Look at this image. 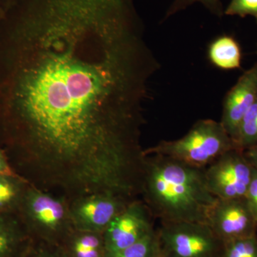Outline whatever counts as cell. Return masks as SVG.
Masks as SVG:
<instances>
[{"mask_svg":"<svg viewBox=\"0 0 257 257\" xmlns=\"http://www.w3.org/2000/svg\"><path fill=\"white\" fill-rule=\"evenodd\" d=\"M134 0H19L0 18V146L72 202L141 185L144 104L160 68Z\"/></svg>","mask_w":257,"mask_h":257,"instance_id":"cell-1","label":"cell"},{"mask_svg":"<svg viewBox=\"0 0 257 257\" xmlns=\"http://www.w3.org/2000/svg\"><path fill=\"white\" fill-rule=\"evenodd\" d=\"M144 202L160 222L205 223L218 198L204 170L163 155H147L142 185Z\"/></svg>","mask_w":257,"mask_h":257,"instance_id":"cell-2","label":"cell"},{"mask_svg":"<svg viewBox=\"0 0 257 257\" xmlns=\"http://www.w3.org/2000/svg\"><path fill=\"white\" fill-rule=\"evenodd\" d=\"M32 239L60 246L74 229L70 203L29 184L17 211Z\"/></svg>","mask_w":257,"mask_h":257,"instance_id":"cell-3","label":"cell"},{"mask_svg":"<svg viewBox=\"0 0 257 257\" xmlns=\"http://www.w3.org/2000/svg\"><path fill=\"white\" fill-rule=\"evenodd\" d=\"M235 148L234 142L220 121L201 119L182 138L160 142L145 152L146 155H163L204 170L225 152Z\"/></svg>","mask_w":257,"mask_h":257,"instance_id":"cell-4","label":"cell"},{"mask_svg":"<svg viewBox=\"0 0 257 257\" xmlns=\"http://www.w3.org/2000/svg\"><path fill=\"white\" fill-rule=\"evenodd\" d=\"M160 223L156 233L163 257H221L224 243L207 224Z\"/></svg>","mask_w":257,"mask_h":257,"instance_id":"cell-5","label":"cell"},{"mask_svg":"<svg viewBox=\"0 0 257 257\" xmlns=\"http://www.w3.org/2000/svg\"><path fill=\"white\" fill-rule=\"evenodd\" d=\"M208 187L218 199L244 197L253 175L243 152L233 149L225 152L204 169Z\"/></svg>","mask_w":257,"mask_h":257,"instance_id":"cell-6","label":"cell"},{"mask_svg":"<svg viewBox=\"0 0 257 257\" xmlns=\"http://www.w3.org/2000/svg\"><path fill=\"white\" fill-rule=\"evenodd\" d=\"M151 211L144 202L133 201L103 232L106 257L138 242L155 231Z\"/></svg>","mask_w":257,"mask_h":257,"instance_id":"cell-7","label":"cell"},{"mask_svg":"<svg viewBox=\"0 0 257 257\" xmlns=\"http://www.w3.org/2000/svg\"><path fill=\"white\" fill-rule=\"evenodd\" d=\"M207 224L224 243L256 235L257 220L245 197L218 199Z\"/></svg>","mask_w":257,"mask_h":257,"instance_id":"cell-8","label":"cell"},{"mask_svg":"<svg viewBox=\"0 0 257 257\" xmlns=\"http://www.w3.org/2000/svg\"><path fill=\"white\" fill-rule=\"evenodd\" d=\"M131 202L111 194H92L75 199L70 202L74 229L104 232L115 216Z\"/></svg>","mask_w":257,"mask_h":257,"instance_id":"cell-9","label":"cell"},{"mask_svg":"<svg viewBox=\"0 0 257 257\" xmlns=\"http://www.w3.org/2000/svg\"><path fill=\"white\" fill-rule=\"evenodd\" d=\"M256 98L257 62L243 72L223 101L220 122L234 143L241 120Z\"/></svg>","mask_w":257,"mask_h":257,"instance_id":"cell-10","label":"cell"},{"mask_svg":"<svg viewBox=\"0 0 257 257\" xmlns=\"http://www.w3.org/2000/svg\"><path fill=\"white\" fill-rule=\"evenodd\" d=\"M32 238L17 212H0V257H21Z\"/></svg>","mask_w":257,"mask_h":257,"instance_id":"cell-11","label":"cell"},{"mask_svg":"<svg viewBox=\"0 0 257 257\" xmlns=\"http://www.w3.org/2000/svg\"><path fill=\"white\" fill-rule=\"evenodd\" d=\"M60 247L66 257H106L103 232L74 229Z\"/></svg>","mask_w":257,"mask_h":257,"instance_id":"cell-12","label":"cell"},{"mask_svg":"<svg viewBox=\"0 0 257 257\" xmlns=\"http://www.w3.org/2000/svg\"><path fill=\"white\" fill-rule=\"evenodd\" d=\"M208 58L214 67L222 70L241 68L242 52L237 40L230 35H221L208 47Z\"/></svg>","mask_w":257,"mask_h":257,"instance_id":"cell-13","label":"cell"},{"mask_svg":"<svg viewBox=\"0 0 257 257\" xmlns=\"http://www.w3.org/2000/svg\"><path fill=\"white\" fill-rule=\"evenodd\" d=\"M28 185L21 176L0 175V212H17Z\"/></svg>","mask_w":257,"mask_h":257,"instance_id":"cell-14","label":"cell"},{"mask_svg":"<svg viewBox=\"0 0 257 257\" xmlns=\"http://www.w3.org/2000/svg\"><path fill=\"white\" fill-rule=\"evenodd\" d=\"M257 144V98L241 120L235 140L236 148L241 151Z\"/></svg>","mask_w":257,"mask_h":257,"instance_id":"cell-15","label":"cell"},{"mask_svg":"<svg viewBox=\"0 0 257 257\" xmlns=\"http://www.w3.org/2000/svg\"><path fill=\"white\" fill-rule=\"evenodd\" d=\"M160 252L155 229L138 242L106 257H157Z\"/></svg>","mask_w":257,"mask_h":257,"instance_id":"cell-16","label":"cell"},{"mask_svg":"<svg viewBox=\"0 0 257 257\" xmlns=\"http://www.w3.org/2000/svg\"><path fill=\"white\" fill-rule=\"evenodd\" d=\"M221 257H257V235L224 243Z\"/></svg>","mask_w":257,"mask_h":257,"instance_id":"cell-17","label":"cell"},{"mask_svg":"<svg viewBox=\"0 0 257 257\" xmlns=\"http://www.w3.org/2000/svg\"><path fill=\"white\" fill-rule=\"evenodd\" d=\"M196 3H200L210 11L211 13L216 15L218 18L224 16V10L223 9L222 3L220 0H175L167 10L165 18L172 16L181 10H185Z\"/></svg>","mask_w":257,"mask_h":257,"instance_id":"cell-18","label":"cell"},{"mask_svg":"<svg viewBox=\"0 0 257 257\" xmlns=\"http://www.w3.org/2000/svg\"><path fill=\"white\" fill-rule=\"evenodd\" d=\"M21 257H66L60 246L33 239Z\"/></svg>","mask_w":257,"mask_h":257,"instance_id":"cell-19","label":"cell"},{"mask_svg":"<svg viewBox=\"0 0 257 257\" xmlns=\"http://www.w3.org/2000/svg\"><path fill=\"white\" fill-rule=\"evenodd\" d=\"M224 15L245 18L251 16L256 19L257 23V0H231Z\"/></svg>","mask_w":257,"mask_h":257,"instance_id":"cell-20","label":"cell"},{"mask_svg":"<svg viewBox=\"0 0 257 257\" xmlns=\"http://www.w3.org/2000/svg\"><path fill=\"white\" fill-rule=\"evenodd\" d=\"M245 198L257 220V170L253 168L252 177Z\"/></svg>","mask_w":257,"mask_h":257,"instance_id":"cell-21","label":"cell"},{"mask_svg":"<svg viewBox=\"0 0 257 257\" xmlns=\"http://www.w3.org/2000/svg\"><path fill=\"white\" fill-rule=\"evenodd\" d=\"M244 157L250 165L257 170V144L243 151Z\"/></svg>","mask_w":257,"mask_h":257,"instance_id":"cell-22","label":"cell"},{"mask_svg":"<svg viewBox=\"0 0 257 257\" xmlns=\"http://www.w3.org/2000/svg\"><path fill=\"white\" fill-rule=\"evenodd\" d=\"M18 2L19 0H0V15L3 16Z\"/></svg>","mask_w":257,"mask_h":257,"instance_id":"cell-23","label":"cell"},{"mask_svg":"<svg viewBox=\"0 0 257 257\" xmlns=\"http://www.w3.org/2000/svg\"><path fill=\"white\" fill-rule=\"evenodd\" d=\"M157 257H163V256H162V254H161V253H160H160H159L158 256H157Z\"/></svg>","mask_w":257,"mask_h":257,"instance_id":"cell-24","label":"cell"},{"mask_svg":"<svg viewBox=\"0 0 257 257\" xmlns=\"http://www.w3.org/2000/svg\"><path fill=\"white\" fill-rule=\"evenodd\" d=\"M2 17H3V16H2V15H0V18H2Z\"/></svg>","mask_w":257,"mask_h":257,"instance_id":"cell-25","label":"cell"},{"mask_svg":"<svg viewBox=\"0 0 257 257\" xmlns=\"http://www.w3.org/2000/svg\"></svg>","mask_w":257,"mask_h":257,"instance_id":"cell-26","label":"cell"}]
</instances>
